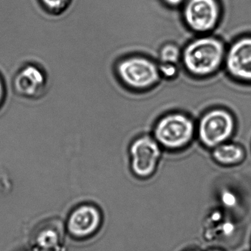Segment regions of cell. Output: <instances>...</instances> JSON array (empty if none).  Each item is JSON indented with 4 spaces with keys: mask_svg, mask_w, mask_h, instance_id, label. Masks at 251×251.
Here are the masks:
<instances>
[{
    "mask_svg": "<svg viewBox=\"0 0 251 251\" xmlns=\"http://www.w3.org/2000/svg\"><path fill=\"white\" fill-rule=\"evenodd\" d=\"M219 251V250H212V251Z\"/></svg>",
    "mask_w": 251,
    "mask_h": 251,
    "instance_id": "16",
    "label": "cell"
},
{
    "mask_svg": "<svg viewBox=\"0 0 251 251\" xmlns=\"http://www.w3.org/2000/svg\"><path fill=\"white\" fill-rule=\"evenodd\" d=\"M221 17L218 0H186L182 6L183 23L197 34H210L218 26Z\"/></svg>",
    "mask_w": 251,
    "mask_h": 251,
    "instance_id": "5",
    "label": "cell"
},
{
    "mask_svg": "<svg viewBox=\"0 0 251 251\" xmlns=\"http://www.w3.org/2000/svg\"><path fill=\"white\" fill-rule=\"evenodd\" d=\"M196 133V123L190 116L181 111L164 114L152 128L154 139L161 148L170 151H177L188 146Z\"/></svg>",
    "mask_w": 251,
    "mask_h": 251,
    "instance_id": "2",
    "label": "cell"
},
{
    "mask_svg": "<svg viewBox=\"0 0 251 251\" xmlns=\"http://www.w3.org/2000/svg\"><path fill=\"white\" fill-rule=\"evenodd\" d=\"M195 251V250H192V251Z\"/></svg>",
    "mask_w": 251,
    "mask_h": 251,
    "instance_id": "17",
    "label": "cell"
},
{
    "mask_svg": "<svg viewBox=\"0 0 251 251\" xmlns=\"http://www.w3.org/2000/svg\"><path fill=\"white\" fill-rule=\"evenodd\" d=\"M115 73L122 84L133 92H146L162 78L158 62L145 55L122 58L116 64Z\"/></svg>",
    "mask_w": 251,
    "mask_h": 251,
    "instance_id": "3",
    "label": "cell"
},
{
    "mask_svg": "<svg viewBox=\"0 0 251 251\" xmlns=\"http://www.w3.org/2000/svg\"><path fill=\"white\" fill-rule=\"evenodd\" d=\"M182 50L178 45L173 42L164 44L158 50V64L178 65L181 63Z\"/></svg>",
    "mask_w": 251,
    "mask_h": 251,
    "instance_id": "11",
    "label": "cell"
},
{
    "mask_svg": "<svg viewBox=\"0 0 251 251\" xmlns=\"http://www.w3.org/2000/svg\"><path fill=\"white\" fill-rule=\"evenodd\" d=\"M42 6L49 14H60L70 6L71 0H40Z\"/></svg>",
    "mask_w": 251,
    "mask_h": 251,
    "instance_id": "12",
    "label": "cell"
},
{
    "mask_svg": "<svg viewBox=\"0 0 251 251\" xmlns=\"http://www.w3.org/2000/svg\"><path fill=\"white\" fill-rule=\"evenodd\" d=\"M212 157L219 164L233 165L243 160L245 151L238 144L226 142L213 148Z\"/></svg>",
    "mask_w": 251,
    "mask_h": 251,
    "instance_id": "10",
    "label": "cell"
},
{
    "mask_svg": "<svg viewBox=\"0 0 251 251\" xmlns=\"http://www.w3.org/2000/svg\"><path fill=\"white\" fill-rule=\"evenodd\" d=\"M160 75L161 77L167 80H173L177 77L179 73L178 65L170 64H158Z\"/></svg>",
    "mask_w": 251,
    "mask_h": 251,
    "instance_id": "13",
    "label": "cell"
},
{
    "mask_svg": "<svg viewBox=\"0 0 251 251\" xmlns=\"http://www.w3.org/2000/svg\"><path fill=\"white\" fill-rule=\"evenodd\" d=\"M161 148L151 135L143 134L136 138L130 145L133 173L140 177L153 174L161 156Z\"/></svg>",
    "mask_w": 251,
    "mask_h": 251,
    "instance_id": "6",
    "label": "cell"
},
{
    "mask_svg": "<svg viewBox=\"0 0 251 251\" xmlns=\"http://www.w3.org/2000/svg\"><path fill=\"white\" fill-rule=\"evenodd\" d=\"M227 47L220 38L200 35L182 50L181 64L189 75L211 77L224 66Z\"/></svg>",
    "mask_w": 251,
    "mask_h": 251,
    "instance_id": "1",
    "label": "cell"
},
{
    "mask_svg": "<svg viewBox=\"0 0 251 251\" xmlns=\"http://www.w3.org/2000/svg\"><path fill=\"white\" fill-rule=\"evenodd\" d=\"M5 94H6V90H5V83L2 76L0 75V107L2 106L5 101Z\"/></svg>",
    "mask_w": 251,
    "mask_h": 251,
    "instance_id": "15",
    "label": "cell"
},
{
    "mask_svg": "<svg viewBox=\"0 0 251 251\" xmlns=\"http://www.w3.org/2000/svg\"><path fill=\"white\" fill-rule=\"evenodd\" d=\"M17 95L27 99H38L45 95L48 86L45 72L34 64H27L20 68L13 80Z\"/></svg>",
    "mask_w": 251,
    "mask_h": 251,
    "instance_id": "9",
    "label": "cell"
},
{
    "mask_svg": "<svg viewBox=\"0 0 251 251\" xmlns=\"http://www.w3.org/2000/svg\"><path fill=\"white\" fill-rule=\"evenodd\" d=\"M101 223L100 211L92 204H83L75 208L69 216L67 231L75 239H87L99 230Z\"/></svg>",
    "mask_w": 251,
    "mask_h": 251,
    "instance_id": "8",
    "label": "cell"
},
{
    "mask_svg": "<svg viewBox=\"0 0 251 251\" xmlns=\"http://www.w3.org/2000/svg\"><path fill=\"white\" fill-rule=\"evenodd\" d=\"M223 67L231 78L251 83V36L238 38L229 45Z\"/></svg>",
    "mask_w": 251,
    "mask_h": 251,
    "instance_id": "7",
    "label": "cell"
},
{
    "mask_svg": "<svg viewBox=\"0 0 251 251\" xmlns=\"http://www.w3.org/2000/svg\"><path fill=\"white\" fill-rule=\"evenodd\" d=\"M164 3L170 8H176L183 6L186 0H162Z\"/></svg>",
    "mask_w": 251,
    "mask_h": 251,
    "instance_id": "14",
    "label": "cell"
},
{
    "mask_svg": "<svg viewBox=\"0 0 251 251\" xmlns=\"http://www.w3.org/2000/svg\"><path fill=\"white\" fill-rule=\"evenodd\" d=\"M236 130V120L228 109L216 107L205 111L197 123V136L208 148L228 142Z\"/></svg>",
    "mask_w": 251,
    "mask_h": 251,
    "instance_id": "4",
    "label": "cell"
}]
</instances>
